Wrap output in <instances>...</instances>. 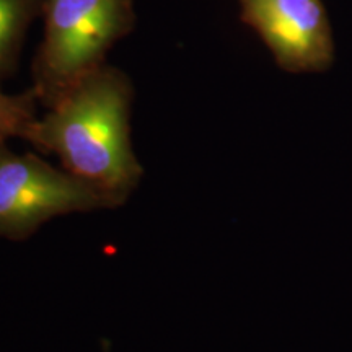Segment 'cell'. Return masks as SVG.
Instances as JSON below:
<instances>
[{
  "instance_id": "8992f818",
  "label": "cell",
  "mask_w": 352,
  "mask_h": 352,
  "mask_svg": "<svg viewBox=\"0 0 352 352\" xmlns=\"http://www.w3.org/2000/svg\"><path fill=\"white\" fill-rule=\"evenodd\" d=\"M34 90L23 95H7L0 91V142L10 138H26L30 127L36 121Z\"/></svg>"
},
{
  "instance_id": "277c9868",
  "label": "cell",
  "mask_w": 352,
  "mask_h": 352,
  "mask_svg": "<svg viewBox=\"0 0 352 352\" xmlns=\"http://www.w3.org/2000/svg\"><path fill=\"white\" fill-rule=\"evenodd\" d=\"M241 20L289 72H318L333 60V36L321 0H239Z\"/></svg>"
},
{
  "instance_id": "5b68a950",
  "label": "cell",
  "mask_w": 352,
  "mask_h": 352,
  "mask_svg": "<svg viewBox=\"0 0 352 352\" xmlns=\"http://www.w3.org/2000/svg\"><path fill=\"white\" fill-rule=\"evenodd\" d=\"M43 0H0V80L15 69L32 21Z\"/></svg>"
},
{
  "instance_id": "7a4b0ae2",
  "label": "cell",
  "mask_w": 352,
  "mask_h": 352,
  "mask_svg": "<svg viewBox=\"0 0 352 352\" xmlns=\"http://www.w3.org/2000/svg\"><path fill=\"white\" fill-rule=\"evenodd\" d=\"M43 41L33 63L34 94L51 107L104 64L108 51L135 23L132 0H43Z\"/></svg>"
},
{
  "instance_id": "6da1fadb",
  "label": "cell",
  "mask_w": 352,
  "mask_h": 352,
  "mask_svg": "<svg viewBox=\"0 0 352 352\" xmlns=\"http://www.w3.org/2000/svg\"><path fill=\"white\" fill-rule=\"evenodd\" d=\"M131 103L129 78L103 64L47 107L25 139L120 206L142 176L131 142Z\"/></svg>"
},
{
  "instance_id": "3957f363",
  "label": "cell",
  "mask_w": 352,
  "mask_h": 352,
  "mask_svg": "<svg viewBox=\"0 0 352 352\" xmlns=\"http://www.w3.org/2000/svg\"><path fill=\"white\" fill-rule=\"evenodd\" d=\"M111 208L116 202L77 176L0 142V236L25 240L57 215Z\"/></svg>"
}]
</instances>
